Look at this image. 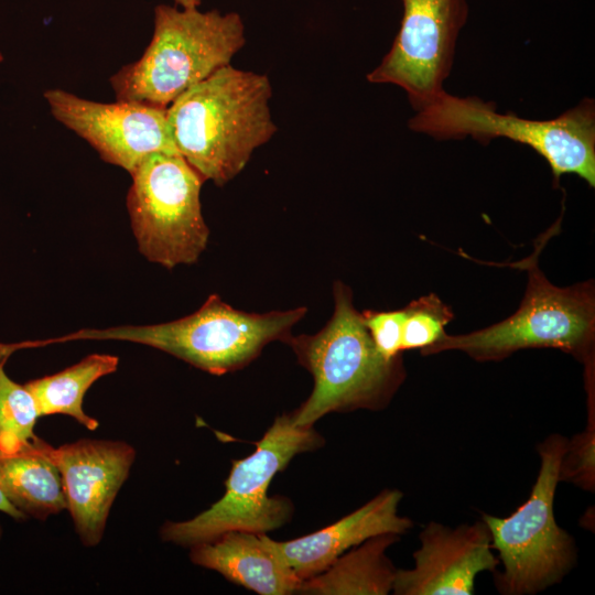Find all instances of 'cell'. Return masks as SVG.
I'll return each mask as SVG.
<instances>
[{
	"label": "cell",
	"instance_id": "cell-1",
	"mask_svg": "<svg viewBox=\"0 0 595 595\" xmlns=\"http://www.w3.org/2000/svg\"><path fill=\"white\" fill-rule=\"evenodd\" d=\"M271 96L266 75L230 64L192 86L166 108L180 155L205 181L226 184L275 133Z\"/></svg>",
	"mask_w": 595,
	"mask_h": 595
},
{
	"label": "cell",
	"instance_id": "cell-2",
	"mask_svg": "<svg viewBox=\"0 0 595 595\" xmlns=\"http://www.w3.org/2000/svg\"><path fill=\"white\" fill-rule=\"evenodd\" d=\"M333 295V315L320 332L285 342L314 380L310 397L292 411L298 426H313L331 412L381 409L405 376L401 356L389 360L376 348L351 290L336 281Z\"/></svg>",
	"mask_w": 595,
	"mask_h": 595
},
{
	"label": "cell",
	"instance_id": "cell-3",
	"mask_svg": "<svg viewBox=\"0 0 595 595\" xmlns=\"http://www.w3.org/2000/svg\"><path fill=\"white\" fill-rule=\"evenodd\" d=\"M305 306L263 314L234 309L212 294L194 313L152 325L83 328L60 337L32 340L43 347L75 340H123L167 353L201 370L220 376L253 361L270 343H285L292 327L306 314Z\"/></svg>",
	"mask_w": 595,
	"mask_h": 595
},
{
	"label": "cell",
	"instance_id": "cell-4",
	"mask_svg": "<svg viewBox=\"0 0 595 595\" xmlns=\"http://www.w3.org/2000/svg\"><path fill=\"white\" fill-rule=\"evenodd\" d=\"M237 12L158 4L141 57L109 79L117 100L167 108L180 95L230 64L245 45Z\"/></svg>",
	"mask_w": 595,
	"mask_h": 595
},
{
	"label": "cell",
	"instance_id": "cell-5",
	"mask_svg": "<svg viewBox=\"0 0 595 595\" xmlns=\"http://www.w3.org/2000/svg\"><path fill=\"white\" fill-rule=\"evenodd\" d=\"M409 128L436 140L470 137L483 144L506 138L527 145L549 164L554 185L575 174L595 186V102L583 98L553 119L533 120L497 111L494 101L442 93L409 120Z\"/></svg>",
	"mask_w": 595,
	"mask_h": 595
},
{
	"label": "cell",
	"instance_id": "cell-6",
	"mask_svg": "<svg viewBox=\"0 0 595 595\" xmlns=\"http://www.w3.org/2000/svg\"><path fill=\"white\" fill-rule=\"evenodd\" d=\"M544 244L545 236L539 239L532 256L515 264L528 272L526 294L517 312L476 332L445 334L421 354L461 350L477 361H490L519 349L551 347L573 355L586 368L594 367V281L569 288L553 285L537 263Z\"/></svg>",
	"mask_w": 595,
	"mask_h": 595
},
{
	"label": "cell",
	"instance_id": "cell-7",
	"mask_svg": "<svg viewBox=\"0 0 595 595\" xmlns=\"http://www.w3.org/2000/svg\"><path fill=\"white\" fill-rule=\"evenodd\" d=\"M324 439L313 426L294 423L292 412L278 415L249 456L234 459L223 497L207 510L184 521H166L163 541L192 548L228 531L267 533L284 526L293 505L284 496H268L273 477L301 453L314 451Z\"/></svg>",
	"mask_w": 595,
	"mask_h": 595
},
{
	"label": "cell",
	"instance_id": "cell-8",
	"mask_svg": "<svg viewBox=\"0 0 595 595\" xmlns=\"http://www.w3.org/2000/svg\"><path fill=\"white\" fill-rule=\"evenodd\" d=\"M567 440L552 434L539 445L541 466L529 498L505 518L483 515L504 571L496 574L502 594L540 592L558 583L573 566L572 537L555 521L553 501Z\"/></svg>",
	"mask_w": 595,
	"mask_h": 595
},
{
	"label": "cell",
	"instance_id": "cell-9",
	"mask_svg": "<svg viewBox=\"0 0 595 595\" xmlns=\"http://www.w3.org/2000/svg\"><path fill=\"white\" fill-rule=\"evenodd\" d=\"M127 209L139 251L166 269L196 262L209 229L202 214L205 180L176 153L154 152L131 173Z\"/></svg>",
	"mask_w": 595,
	"mask_h": 595
},
{
	"label": "cell",
	"instance_id": "cell-10",
	"mask_svg": "<svg viewBox=\"0 0 595 595\" xmlns=\"http://www.w3.org/2000/svg\"><path fill=\"white\" fill-rule=\"evenodd\" d=\"M400 29L390 51L367 79L402 88L415 111L445 91L467 0H402Z\"/></svg>",
	"mask_w": 595,
	"mask_h": 595
},
{
	"label": "cell",
	"instance_id": "cell-11",
	"mask_svg": "<svg viewBox=\"0 0 595 595\" xmlns=\"http://www.w3.org/2000/svg\"><path fill=\"white\" fill-rule=\"evenodd\" d=\"M52 116L90 144L107 163L129 174L151 153L180 154L166 108L116 100L98 102L54 88L44 93Z\"/></svg>",
	"mask_w": 595,
	"mask_h": 595
},
{
	"label": "cell",
	"instance_id": "cell-12",
	"mask_svg": "<svg viewBox=\"0 0 595 595\" xmlns=\"http://www.w3.org/2000/svg\"><path fill=\"white\" fill-rule=\"evenodd\" d=\"M44 452L57 467L74 528L91 548L102 539L113 500L129 476L136 450L123 441L83 439Z\"/></svg>",
	"mask_w": 595,
	"mask_h": 595
},
{
	"label": "cell",
	"instance_id": "cell-13",
	"mask_svg": "<svg viewBox=\"0 0 595 595\" xmlns=\"http://www.w3.org/2000/svg\"><path fill=\"white\" fill-rule=\"evenodd\" d=\"M420 541L414 567L396 572L392 591L397 595H470L476 576L494 572L499 563L484 520L456 529L431 521Z\"/></svg>",
	"mask_w": 595,
	"mask_h": 595
},
{
	"label": "cell",
	"instance_id": "cell-14",
	"mask_svg": "<svg viewBox=\"0 0 595 595\" xmlns=\"http://www.w3.org/2000/svg\"><path fill=\"white\" fill-rule=\"evenodd\" d=\"M403 494L386 489L364 506L318 531L290 541H275L262 533L270 551L300 580L326 570L350 548L380 534L405 533L412 521L398 513Z\"/></svg>",
	"mask_w": 595,
	"mask_h": 595
},
{
	"label": "cell",
	"instance_id": "cell-15",
	"mask_svg": "<svg viewBox=\"0 0 595 595\" xmlns=\"http://www.w3.org/2000/svg\"><path fill=\"white\" fill-rule=\"evenodd\" d=\"M190 559L260 595L293 594L301 583L266 545L262 533L228 531L192 547Z\"/></svg>",
	"mask_w": 595,
	"mask_h": 595
},
{
	"label": "cell",
	"instance_id": "cell-16",
	"mask_svg": "<svg viewBox=\"0 0 595 595\" xmlns=\"http://www.w3.org/2000/svg\"><path fill=\"white\" fill-rule=\"evenodd\" d=\"M372 537L342 554L326 570L301 581L296 593L315 595H386L392 591L397 569L386 550L399 539Z\"/></svg>",
	"mask_w": 595,
	"mask_h": 595
},
{
	"label": "cell",
	"instance_id": "cell-17",
	"mask_svg": "<svg viewBox=\"0 0 595 595\" xmlns=\"http://www.w3.org/2000/svg\"><path fill=\"white\" fill-rule=\"evenodd\" d=\"M44 443L37 437L22 451L0 452V489L17 509L39 520L66 509L61 474Z\"/></svg>",
	"mask_w": 595,
	"mask_h": 595
},
{
	"label": "cell",
	"instance_id": "cell-18",
	"mask_svg": "<svg viewBox=\"0 0 595 595\" xmlns=\"http://www.w3.org/2000/svg\"><path fill=\"white\" fill-rule=\"evenodd\" d=\"M118 364L117 356L91 354L71 367L24 386L35 399L40 416L68 415L86 429L96 430L99 422L84 411V397L98 379L115 372Z\"/></svg>",
	"mask_w": 595,
	"mask_h": 595
},
{
	"label": "cell",
	"instance_id": "cell-19",
	"mask_svg": "<svg viewBox=\"0 0 595 595\" xmlns=\"http://www.w3.org/2000/svg\"><path fill=\"white\" fill-rule=\"evenodd\" d=\"M7 358L0 354V452L11 454L26 448L37 439L34 426L40 413L25 386L7 375Z\"/></svg>",
	"mask_w": 595,
	"mask_h": 595
},
{
	"label": "cell",
	"instance_id": "cell-20",
	"mask_svg": "<svg viewBox=\"0 0 595 595\" xmlns=\"http://www.w3.org/2000/svg\"><path fill=\"white\" fill-rule=\"evenodd\" d=\"M403 309L405 318L402 328V351L424 350L434 345L446 334L445 326L454 317L451 307L434 293L413 300Z\"/></svg>",
	"mask_w": 595,
	"mask_h": 595
},
{
	"label": "cell",
	"instance_id": "cell-21",
	"mask_svg": "<svg viewBox=\"0 0 595 595\" xmlns=\"http://www.w3.org/2000/svg\"><path fill=\"white\" fill-rule=\"evenodd\" d=\"M586 430L577 434L571 442L567 441L566 451L560 467V480H569L575 485L593 490L595 480L594 441L595 421L594 410L589 412Z\"/></svg>",
	"mask_w": 595,
	"mask_h": 595
},
{
	"label": "cell",
	"instance_id": "cell-22",
	"mask_svg": "<svg viewBox=\"0 0 595 595\" xmlns=\"http://www.w3.org/2000/svg\"><path fill=\"white\" fill-rule=\"evenodd\" d=\"M361 316L378 351L389 360L401 356L404 309L380 312L365 311Z\"/></svg>",
	"mask_w": 595,
	"mask_h": 595
},
{
	"label": "cell",
	"instance_id": "cell-23",
	"mask_svg": "<svg viewBox=\"0 0 595 595\" xmlns=\"http://www.w3.org/2000/svg\"><path fill=\"white\" fill-rule=\"evenodd\" d=\"M0 511L9 515L15 520H24L26 516L21 512L19 509H17L9 499L4 496L2 490L0 489Z\"/></svg>",
	"mask_w": 595,
	"mask_h": 595
},
{
	"label": "cell",
	"instance_id": "cell-24",
	"mask_svg": "<svg viewBox=\"0 0 595 595\" xmlns=\"http://www.w3.org/2000/svg\"><path fill=\"white\" fill-rule=\"evenodd\" d=\"M175 6L180 8H198L202 0H173Z\"/></svg>",
	"mask_w": 595,
	"mask_h": 595
},
{
	"label": "cell",
	"instance_id": "cell-25",
	"mask_svg": "<svg viewBox=\"0 0 595 595\" xmlns=\"http://www.w3.org/2000/svg\"><path fill=\"white\" fill-rule=\"evenodd\" d=\"M0 536H1V528H0Z\"/></svg>",
	"mask_w": 595,
	"mask_h": 595
}]
</instances>
